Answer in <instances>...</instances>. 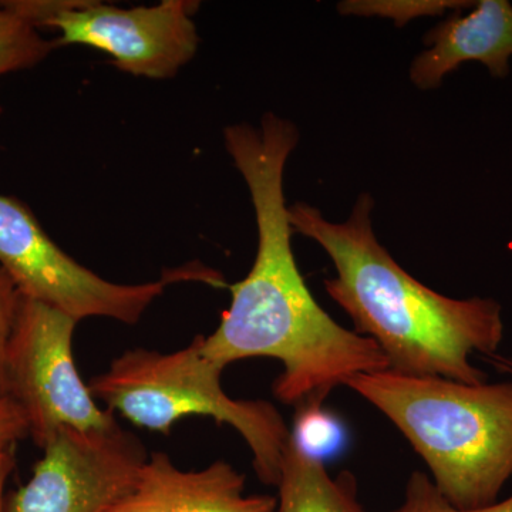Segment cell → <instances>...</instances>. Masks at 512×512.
<instances>
[{"label":"cell","instance_id":"1","mask_svg":"<svg viewBox=\"0 0 512 512\" xmlns=\"http://www.w3.org/2000/svg\"><path fill=\"white\" fill-rule=\"evenodd\" d=\"M224 137L254 204L258 251L247 278L229 286L231 306L217 330L202 336V350L222 369L248 357L279 360L275 396L299 407L322 406L335 387L360 373L389 369V362L376 342L323 311L296 265L284 174L298 128L266 113L261 126L235 124Z\"/></svg>","mask_w":512,"mask_h":512},{"label":"cell","instance_id":"2","mask_svg":"<svg viewBox=\"0 0 512 512\" xmlns=\"http://www.w3.org/2000/svg\"><path fill=\"white\" fill-rule=\"evenodd\" d=\"M375 201L362 194L345 222H330L305 202L288 208L292 231L325 249L336 268L330 298L376 342L393 372L467 384L487 376L473 353L494 356L504 338L501 305L493 299H451L421 284L394 261L373 231Z\"/></svg>","mask_w":512,"mask_h":512},{"label":"cell","instance_id":"3","mask_svg":"<svg viewBox=\"0 0 512 512\" xmlns=\"http://www.w3.org/2000/svg\"><path fill=\"white\" fill-rule=\"evenodd\" d=\"M345 386L392 421L454 507L495 503L512 476V383L467 384L386 369L360 373Z\"/></svg>","mask_w":512,"mask_h":512},{"label":"cell","instance_id":"4","mask_svg":"<svg viewBox=\"0 0 512 512\" xmlns=\"http://www.w3.org/2000/svg\"><path fill=\"white\" fill-rule=\"evenodd\" d=\"M221 366L202 350V336L177 352L131 349L90 380L94 399L137 426L168 434L185 417H211L241 434L254 456L256 476L278 485L291 431L274 404L237 400L221 386Z\"/></svg>","mask_w":512,"mask_h":512},{"label":"cell","instance_id":"5","mask_svg":"<svg viewBox=\"0 0 512 512\" xmlns=\"http://www.w3.org/2000/svg\"><path fill=\"white\" fill-rule=\"evenodd\" d=\"M77 320L22 295L6 353L8 396L28 420L29 434L45 448L59 431H101L116 426L101 410L74 366Z\"/></svg>","mask_w":512,"mask_h":512},{"label":"cell","instance_id":"6","mask_svg":"<svg viewBox=\"0 0 512 512\" xmlns=\"http://www.w3.org/2000/svg\"><path fill=\"white\" fill-rule=\"evenodd\" d=\"M6 3L37 29L59 30L57 46L94 47L133 76L170 79L194 59L200 45L194 22L200 3L192 0H163L131 9L82 0Z\"/></svg>","mask_w":512,"mask_h":512},{"label":"cell","instance_id":"7","mask_svg":"<svg viewBox=\"0 0 512 512\" xmlns=\"http://www.w3.org/2000/svg\"><path fill=\"white\" fill-rule=\"evenodd\" d=\"M0 266L26 298L72 316L136 325L170 279L121 285L74 261L43 231L35 215L15 198L0 195Z\"/></svg>","mask_w":512,"mask_h":512},{"label":"cell","instance_id":"8","mask_svg":"<svg viewBox=\"0 0 512 512\" xmlns=\"http://www.w3.org/2000/svg\"><path fill=\"white\" fill-rule=\"evenodd\" d=\"M3 512H104L133 487L146 448L120 424L101 431H59Z\"/></svg>","mask_w":512,"mask_h":512},{"label":"cell","instance_id":"9","mask_svg":"<svg viewBox=\"0 0 512 512\" xmlns=\"http://www.w3.org/2000/svg\"><path fill=\"white\" fill-rule=\"evenodd\" d=\"M104 512H278V498L245 494V476L227 461L197 471L154 451L133 487Z\"/></svg>","mask_w":512,"mask_h":512},{"label":"cell","instance_id":"10","mask_svg":"<svg viewBox=\"0 0 512 512\" xmlns=\"http://www.w3.org/2000/svg\"><path fill=\"white\" fill-rule=\"evenodd\" d=\"M410 67V80L421 90L437 89L461 64L476 60L494 77L510 72L512 5L507 0H481L468 15H451L427 33Z\"/></svg>","mask_w":512,"mask_h":512},{"label":"cell","instance_id":"11","mask_svg":"<svg viewBox=\"0 0 512 512\" xmlns=\"http://www.w3.org/2000/svg\"><path fill=\"white\" fill-rule=\"evenodd\" d=\"M278 487V512H367L357 498L356 478L330 477L320 458L311 456L292 437L286 443Z\"/></svg>","mask_w":512,"mask_h":512},{"label":"cell","instance_id":"12","mask_svg":"<svg viewBox=\"0 0 512 512\" xmlns=\"http://www.w3.org/2000/svg\"><path fill=\"white\" fill-rule=\"evenodd\" d=\"M56 47L29 19L0 3V76L35 66Z\"/></svg>","mask_w":512,"mask_h":512},{"label":"cell","instance_id":"13","mask_svg":"<svg viewBox=\"0 0 512 512\" xmlns=\"http://www.w3.org/2000/svg\"><path fill=\"white\" fill-rule=\"evenodd\" d=\"M393 512H512V495L501 503L463 510L446 500L427 474L414 471L407 481L402 505Z\"/></svg>","mask_w":512,"mask_h":512},{"label":"cell","instance_id":"14","mask_svg":"<svg viewBox=\"0 0 512 512\" xmlns=\"http://www.w3.org/2000/svg\"><path fill=\"white\" fill-rule=\"evenodd\" d=\"M291 437L306 453L322 460L323 454L339 446L340 430L320 406H301Z\"/></svg>","mask_w":512,"mask_h":512},{"label":"cell","instance_id":"15","mask_svg":"<svg viewBox=\"0 0 512 512\" xmlns=\"http://www.w3.org/2000/svg\"><path fill=\"white\" fill-rule=\"evenodd\" d=\"M473 5L470 2H343L339 10L345 15H380L396 20L403 25L407 20L431 13L440 15L447 9H463Z\"/></svg>","mask_w":512,"mask_h":512},{"label":"cell","instance_id":"16","mask_svg":"<svg viewBox=\"0 0 512 512\" xmlns=\"http://www.w3.org/2000/svg\"><path fill=\"white\" fill-rule=\"evenodd\" d=\"M20 298L18 286L10 278L8 272L0 266V397L8 396V380H6V353Z\"/></svg>","mask_w":512,"mask_h":512},{"label":"cell","instance_id":"17","mask_svg":"<svg viewBox=\"0 0 512 512\" xmlns=\"http://www.w3.org/2000/svg\"><path fill=\"white\" fill-rule=\"evenodd\" d=\"M28 434V420L19 404L10 397H0V453L10 450Z\"/></svg>","mask_w":512,"mask_h":512},{"label":"cell","instance_id":"18","mask_svg":"<svg viewBox=\"0 0 512 512\" xmlns=\"http://www.w3.org/2000/svg\"><path fill=\"white\" fill-rule=\"evenodd\" d=\"M15 467V457H13L12 448L0 453V512H3V491H5L6 481Z\"/></svg>","mask_w":512,"mask_h":512},{"label":"cell","instance_id":"19","mask_svg":"<svg viewBox=\"0 0 512 512\" xmlns=\"http://www.w3.org/2000/svg\"><path fill=\"white\" fill-rule=\"evenodd\" d=\"M493 363L501 372L510 373L512 375V360L504 359V357L494 356Z\"/></svg>","mask_w":512,"mask_h":512}]
</instances>
